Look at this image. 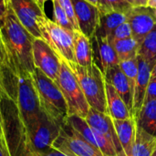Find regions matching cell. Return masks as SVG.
<instances>
[{
	"label": "cell",
	"instance_id": "cell-1",
	"mask_svg": "<svg viewBox=\"0 0 156 156\" xmlns=\"http://www.w3.org/2000/svg\"><path fill=\"white\" fill-rule=\"evenodd\" d=\"M0 33L8 67L15 73L32 75L36 69L33 61L35 37L21 25L9 5Z\"/></svg>",
	"mask_w": 156,
	"mask_h": 156
},
{
	"label": "cell",
	"instance_id": "cell-2",
	"mask_svg": "<svg viewBox=\"0 0 156 156\" xmlns=\"http://www.w3.org/2000/svg\"><path fill=\"white\" fill-rule=\"evenodd\" d=\"M31 76L41 110L59 124H64L69 117L68 106L58 84L37 68Z\"/></svg>",
	"mask_w": 156,
	"mask_h": 156
},
{
	"label": "cell",
	"instance_id": "cell-3",
	"mask_svg": "<svg viewBox=\"0 0 156 156\" xmlns=\"http://www.w3.org/2000/svg\"><path fill=\"white\" fill-rule=\"evenodd\" d=\"M67 64L77 78L90 107L101 113L108 114L106 81L98 65L93 63L90 67L85 68L77 63Z\"/></svg>",
	"mask_w": 156,
	"mask_h": 156
},
{
	"label": "cell",
	"instance_id": "cell-4",
	"mask_svg": "<svg viewBox=\"0 0 156 156\" xmlns=\"http://www.w3.org/2000/svg\"><path fill=\"white\" fill-rule=\"evenodd\" d=\"M56 83L59 87L67 102L69 116L77 115L85 119L90 107L77 78L63 59H61V67Z\"/></svg>",
	"mask_w": 156,
	"mask_h": 156
},
{
	"label": "cell",
	"instance_id": "cell-5",
	"mask_svg": "<svg viewBox=\"0 0 156 156\" xmlns=\"http://www.w3.org/2000/svg\"><path fill=\"white\" fill-rule=\"evenodd\" d=\"M41 37L57 55L67 63H76L74 55V32H70L50 20L48 16L38 23Z\"/></svg>",
	"mask_w": 156,
	"mask_h": 156
},
{
	"label": "cell",
	"instance_id": "cell-6",
	"mask_svg": "<svg viewBox=\"0 0 156 156\" xmlns=\"http://www.w3.org/2000/svg\"><path fill=\"white\" fill-rule=\"evenodd\" d=\"M52 149L71 156H103L100 150L91 145L67 121L61 126Z\"/></svg>",
	"mask_w": 156,
	"mask_h": 156
},
{
	"label": "cell",
	"instance_id": "cell-7",
	"mask_svg": "<svg viewBox=\"0 0 156 156\" xmlns=\"http://www.w3.org/2000/svg\"><path fill=\"white\" fill-rule=\"evenodd\" d=\"M8 5L14 11L21 25L35 37L42 38L37 23L46 14L35 0H8Z\"/></svg>",
	"mask_w": 156,
	"mask_h": 156
},
{
	"label": "cell",
	"instance_id": "cell-8",
	"mask_svg": "<svg viewBox=\"0 0 156 156\" xmlns=\"http://www.w3.org/2000/svg\"><path fill=\"white\" fill-rule=\"evenodd\" d=\"M33 61L35 68L57 82L61 58L43 38H35L33 41Z\"/></svg>",
	"mask_w": 156,
	"mask_h": 156
},
{
	"label": "cell",
	"instance_id": "cell-9",
	"mask_svg": "<svg viewBox=\"0 0 156 156\" xmlns=\"http://www.w3.org/2000/svg\"><path fill=\"white\" fill-rule=\"evenodd\" d=\"M67 122L69 123L91 145L100 150L103 156H118L112 144L102 133L91 128L85 119L77 115H70L68 117Z\"/></svg>",
	"mask_w": 156,
	"mask_h": 156
},
{
	"label": "cell",
	"instance_id": "cell-10",
	"mask_svg": "<svg viewBox=\"0 0 156 156\" xmlns=\"http://www.w3.org/2000/svg\"><path fill=\"white\" fill-rule=\"evenodd\" d=\"M126 16L127 22L132 28L133 37L141 44L155 26L156 17L154 14V9L149 6L132 7Z\"/></svg>",
	"mask_w": 156,
	"mask_h": 156
},
{
	"label": "cell",
	"instance_id": "cell-11",
	"mask_svg": "<svg viewBox=\"0 0 156 156\" xmlns=\"http://www.w3.org/2000/svg\"><path fill=\"white\" fill-rule=\"evenodd\" d=\"M80 31L90 39L94 37L101 13L98 6L85 0H71Z\"/></svg>",
	"mask_w": 156,
	"mask_h": 156
},
{
	"label": "cell",
	"instance_id": "cell-12",
	"mask_svg": "<svg viewBox=\"0 0 156 156\" xmlns=\"http://www.w3.org/2000/svg\"><path fill=\"white\" fill-rule=\"evenodd\" d=\"M85 120L91 128L102 133L112 144L118 156H126L115 131L112 119L108 114L101 113L90 108Z\"/></svg>",
	"mask_w": 156,
	"mask_h": 156
},
{
	"label": "cell",
	"instance_id": "cell-13",
	"mask_svg": "<svg viewBox=\"0 0 156 156\" xmlns=\"http://www.w3.org/2000/svg\"><path fill=\"white\" fill-rule=\"evenodd\" d=\"M105 81L113 86L120 94L129 111L133 114V91L127 77L124 75L119 65L109 68L103 72Z\"/></svg>",
	"mask_w": 156,
	"mask_h": 156
},
{
	"label": "cell",
	"instance_id": "cell-14",
	"mask_svg": "<svg viewBox=\"0 0 156 156\" xmlns=\"http://www.w3.org/2000/svg\"><path fill=\"white\" fill-rule=\"evenodd\" d=\"M138 75L133 91V115L134 118L139 114L145 99L146 90L151 80L153 65L147 62L143 57L137 56Z\"/></svg>",
	"mask_w": 156,
	"mask_h": 156
},
{
	"label": "cell",
	"instance_id": "cell-15",
	"mask_svg": "<svg viewBox=\"0 0 156 156\" xmlns=\"http://www.w3.org/2000/svg\"><path fill=\"white\" fill-rule=\"evenodd\" d=\"M106 99H107V110L108 115L112 120H128L134 115L129 111L125 102L116 91L112 85L106 82Z\"/></svg>",
	"mask_w": 156,
	"mask_h": 156
},
{
	"label": "cell",
	"instance_id": "cell-16",
	"mask_svg": "<svg viewBox=\"0 0 156 156\" xmlns=\"http://www.w3.org/2000/svg\"><path fill=\"white\" fill-rule=\"evenodd\" d=\"M115 131L119 137L122 147L126 156H132L135 141L136 119L134 117L128 120H112Z\"/></svg>",
	"mask_w": 156,
	"mask_h": 156
},
{
	"label": "cell",
	"instance_id": "cell-17",
	"mask_svg": "<svg viewBox=\"0 0 156 156\" xmlns=\"http://www.w3.org/2000/svg\"><path fill=\"white\" fill-rule=\"evenodd\" d=\"M74 55L76 63L81 67L88 68L94 63L91 39L80 31H74Z\"/></svg>",
	"mask_w": 156,
	"mask_h": 156
},
{
	"label": "cell",
	"instance_id": "cell-18",
	"mask_svg": "<svg viewBox=\"0 0 156 156\" xmlns=\"http://www.w3.org/2000/svg\"><path fill=\"white\" fill-rule=\"evenodd\" d=\"M156 150V136L145 132L136 122L135 141L132 156H151Z\"/></svg>",
	"mask_w": 156,
	"mask_h": 156
},
{
	"label": "cell",
	"instance_id": "cell-19",
	"mask_svg": "<svg viewBox=\"0 0 156 156\" xmlns=\"http://www.w3.org/2000/svg\"><path fill=\"white\" fill-rule=\"evenodd\" d=\"M95 42L97 43L100 63H101V70L102 73L112 68L113 66L119 65L120 61L116 51L112 46V43L110 42L107 37H94Z\"/></svg>",
	"mask_w": 156,
	"mask_h": 156
},
{
	"label": "cell",
	"instance_id": "cell-20",
	"mask_svg": "<svg viewBox=\"0 0 156 156\" xmlns=\"http://www.w3.org/2000/svg\"><path fill=\"white\" fill-rule=\"evenodd\" d=\"M127 21L125 13L112 11L106 14H101L99 26L94 37H109L112 31L121 24Z\"/></svg>",
	"mask_w": 156,
	"mask_h": 156
},
{
	"label": "cell",
	"instance_id": "cell-21",
	"mask_svg": "<svg viewBox=\"0 0 156 156\" xmlns=\"http://www.w3.org/2000/svg\"><path fill=\"white\" fill-rule=\"evenodd\" d=\"M135 119L145 132L156 136V100L145 101Z\"/></svg>",
	"mask_w": 156,
	"mask_h": 156
},
{
	"label": "cell",
	"instance_id": "cell-22",
	"mask_svg": "<svg viewBox=\"0 0 156 156\" xmlns=\"http://www.w3.org/2000/svg\"><path fill=\"white\" fill-rule=\"evenodd\" d=\"M112 43L116 51L120 62L134 58L138 56L140 43L136 41L133 37L114 40Z\"/></svg>",
	"mask_w": 156,
	"mask_h": 156
},
{
	"label": "cell",
	"instance_id": "cell-23",
	"mask_svg": "<svg viewBox=\"0 0 156 156\" xmlns=\"http://www.w3.org/2000/svg\"><path fill=\"white\" fill-rule=\"evenodd\" d=\"M138 55L154 67L156 61V24L140 44Z\"/></svg>",
	"mask_w": 156,
	"mask_h": 156
},
{
	"label": "cell",
	"instance_id": "cell-24",
	"mask_svg": "<svg viewBox=\"0 0 156 156\" xmlns=\"http://www.w3.org/2000/svg\"><path fill=\"white\" fill-rule=\"evenodd\" d=\"M133 6L126 0H101L98 7L101 14H106L112 11L127 14Z\"/></svg>",
	"mask_w": 156,
	"mask_h": 156
},
{
	"label": "cell",
	"instance_id": "cell-25",
	"mask_svg": "<svg viewBox=\"0 0 156 156\" xmlns=\"http://www.w3.org/2000/svg\"><path fill=\"white\" fill-rule=\"evenodd\" d=\"M119 66H120L121 69L122 70V72L124 73V75L127 77L133 91H134L135 82H136L137 75H138V60H137V57L134 58H132V59L121 61L119 63Z\"/></svg>",
	"mask_w": 156,
	"mask_h": 156
},
{
	"label": "cell",
	"instance_id": "cell-26",
	"mask_svg": "<svg viewBox=\"0 0 156 156\" xmlns=\"http://www.w3.org/2000/svg\"><path fill=\"white\" fill-rule=\"evenodd\" d=\"M53 2V17H54V22L56 24H58V26L62 27L63 28L70 31V32H74L76 31L71 24V22L69 21L66 12L64 11L63 7L61 6L60 3L58 2V0H52Z\"/></svg>",
	"mask_w": 156,
	"mask_h": 156
},
{
	"label": "cell",
	"instance_id": "cell-27",
	"mask_svg": "<svg viewBox=\"0 0 156 156\" xmlns=\"http://www.w3.org/2000/svg\"><path fill=\"white\" fill-rule=\"evenodd\" d=\"M129 37H133V34H132L131 26L126 21L121 24L120 26H118L112 31V33L108 37V39L110 40V42H112L114 40H121V39L129 38Z\"/></svg>",
	"mask_w": 156,
	"mask_h": 156
},
{
	"label": "cell",
	"instance_id": "cell-28",
	"mask_svg": "<svg viewBox=\"0 0 156 156\" xmlns=\"http://www.w3.org/2000/svg\"><path fill=\"white\" fill-rule=\"evenodd\" d=\"M58 2L60 3L61 6L63 7L64 11L66 12L69 21L71 22L74 29L76 31H80L79 28V25H78V21L76 18V15H75V11H74V7L72 5L71 0H58Z\"/></svg>",
	"mask_w": 156,
	"mask_h": 156
},
{
	"label": "cell",
	"instance_id": "cell-29",
	"mask_svg": "<svg viewBox=\"0 0 156 156\" xmlns=\"http://www.w3.org/2000/svg\"><path fill=\"white\" fill-rule=\"evenodd\" d=\"M152 100H156V79H154V78H151L149 81L146 93H145L144 102L148 101H152Z\"/></svg>",
	"mask_w": 156,
	"mask_h": 156
},
{
	"label": "cell",
	"instance_id": "cell-30",
	"mask_svg": "<svg viewBox=\"0 0 156 156\" xmlns=\"http://www.w3.org/2000/svg\"><path fill=\"white\" fill-rule=\"evenodd\" d=\"M0 156H12L5 135L0 137Z\"/></svg>",
	"mask_w": 156,
	"mask_h": 156
},
{
	"label": "cell",
	"instance_id": "cell-31",
	"mask_svg": "<svg viewBox=\"0 0 156 156\" xmlns=\"http://www.w3.org/2000/svg\"><path fill=\"white\" fill-rule=\"evenodd\" d=\"M133 7L136 6H147L149 0H126Z\"/></svg>",
	"mask_w": 156,
	"mask_h": 156
},
{
	"label": "cell",
	"instance_id": "cell-32",
	"mask_svg": "<svg viewBox=\"0 0 156 156\" xmlns=\"http://www.w3.org/2000/svg\"><path fill=\"white\" fill-rule=\"evenodd\" d=\"M4 62H5V47H4L1 33H0V64Z\"/></svg>",
	"mask_w": 156,
	"mask_h": 156
},
{
	"label": "cell",
	"instance_id": "cell-33",
	"mask_svg": "<svg viewBox=\"0 0 156 156\" xmlns=\"http://www.w3.org/2000/svg\"><path fill=\"white\" fill-rule=\"evenodd\" d=\"M38 156H71L69 155V154H66L64 153H61L59 151H57L55 149H51L50 151H48V153L44 154H41V155Z\"/></svg>",
	"mask_w": 156,
	"mask_h": 156
},
{
	"label": "cell",
	"instance_id": "cell-34",
	"mask_svg": "<svg viewBox=\"0 0 156 156\" xmlns=\"http://www.w3.org/2000/svg\"><path fill=\"white\" fill-rule=\"evenodd\" d=\"M4 135L5 134V130H4V120H3V115H2V111H1V106H0V137Z\"/></svg>",
	"mask_w": 156,
	"mask_h": 156
},
{
	"label": "cell",
	"instance_id": "cell-35",
	"mask_svg": "<svg viewBox=\"0 0 156 156\" xmlns=\"http://www.w3.org/2000/svg\"><path fill=\"white\" fill-rule=\"evenodd\" d=\"M8 0H0V8L5 13L7 7H8Z\"/></svg>",
	"mask_w": 156,
	"mask_h": 156
},
{
	"label": "cell",
	"instance_id": "cell-36",
	"mask_svg": "<svg viewBox=\"0 0 156 156\" xmlns=\"http://www.w3.org/2000/svg\"><path fill=\"white\" fill-rule=\"evenodd\" d=\"M5 13L0 8V28L5 23Z\"/></svg>",
	"mask_w": 156,
	"mask_h": 156
},
{
	"label": "cell",
	"instance_id": "cell-37",
	"mask_svg": "<svg viewBox=\"0 0 156 156\" xmlns=\"http://www.w3.org/2000/svg\"><path fill=\"white\" fill-rule=\"evenodd\" d=\"M35 1H36V3L38 5V6L41 8V10L45 12V10H44V8H45V4H46V2L48 1V0H35Z\"/></svg>",
	"mask_w": 156,
	"mask_h": 156
},
{
	"label": "cell",
	"instance_id": "cell-38",
	"mask_svg": "<svg viewBox=\"0 0 156 156\" xmlns=\"http://www.w3.org/2000/svg\"><path fill=\"white\" fill-rule=\"evenodd\" d=\"M85 1H87V2H89V3H90V4L96 5V6H98V7L100 6V4H101V0H85Z\"/></svg>",
	"mask_w": 156,
	"mask_h": 156
},
{
	"label": "cell",
	"instance_id": "cell-39",
	"mask_svg": "<svg viewBox=\"0 0 156 156\" xmlns=\"http://www.w3.org/2000/svg\"><path fill=\"white\" fill-rule=\"evenodd\" d=\"M147 6L151 8H156V0H149Z\"/></svg>",
	"mask_w": 156,
	"mask_h": 156
},
{
	"label": "cell",
	"instance_id": "cell-40",
	"mask_svg": "<svg viewBox=\"0 0 156 156\" xmlns=\"http://www.w3.org/2000/svg\"><path fill=\"white\" fill-rule=\"evenodd\" d=\"M151 78H154L156 79V61L153 67V69H152V75H151Z\"/></svg>",
	"mask_w": 156,
	"mask_h": 156
},
{
	"label": "cell",
	"instance_id": "cell-41",
	"mask_svg": "<svg viewBox=\"0 0 156 156\" xmlns=\"http://www.w3.org/2000/svg\"><path fill=\"white\" fill-rule=\"evenodd\" d=\"M154 9V16H155L156 17V8H153Z\"/></svg>",
	"mask_w": 156,
	"mask_h": 156
},
{
	"label": "cell",
	"instance_id": "cell-42",
	"mask_svg": "<svg viewBox=\"0 0 156 156\" xmlns=\"http://www.w3.org/2000/svg\"><path fill=\"white\" fill-rule=\"evenodd\" d=\"M151 156H156V150L154 151V154H152Z\"/></svg>",
	"mask_w": 156,
	"mask_h": 156
},
{
	"label": "cell",
	"instance_id": "cell-43",
	"mask_svg": "<svg viewBox=\"0 0 156 156\" xmlns=\"http://www.w3.org/2000/svg\"><path fill=\"white\" fill-rule=\"evenodd\" d=\"M0 102H1V98H0Z\"/></svg>",
	"mask_w": 156,
	"mask_h": 156
}]
</instances>
